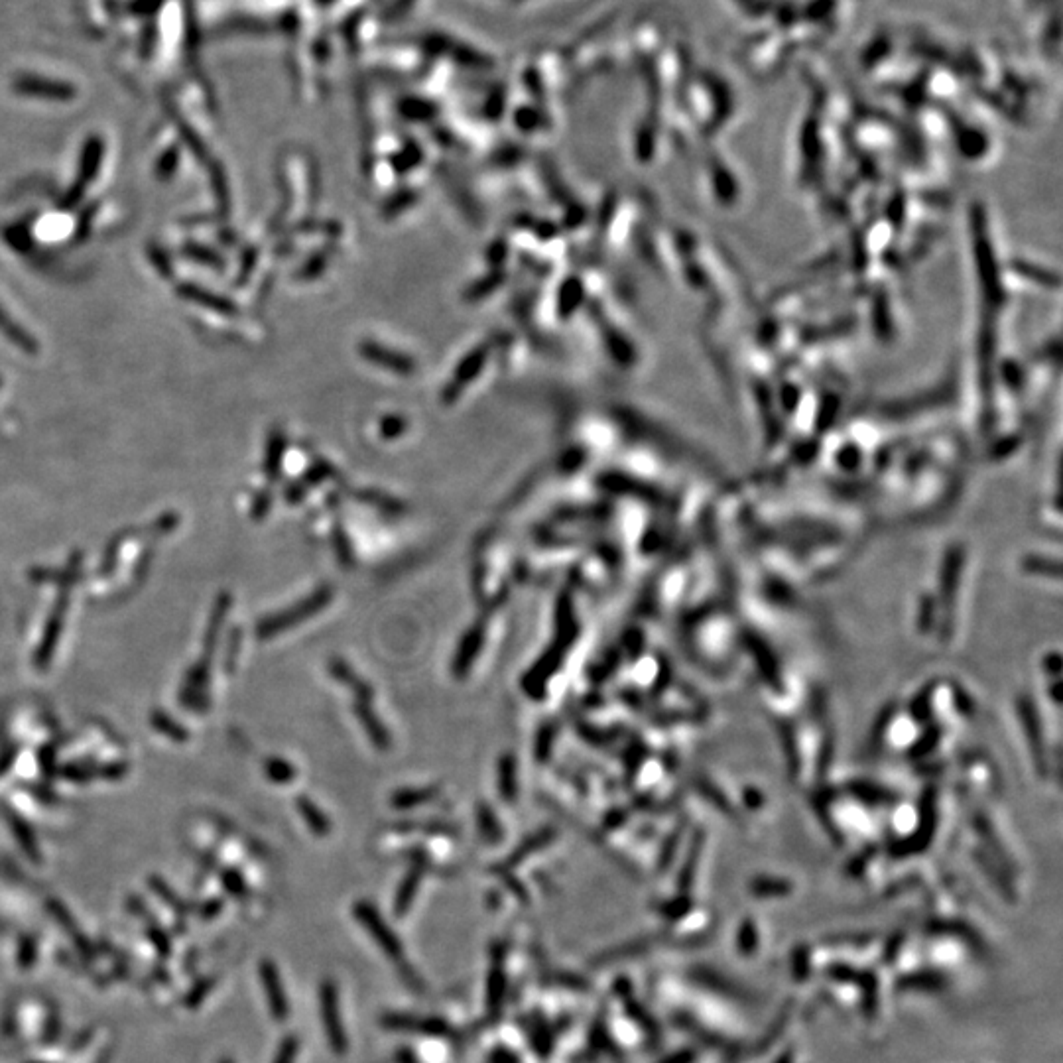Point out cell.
<instances>
[{
  "instance_id": "1",
  "label": "cell",
  "mask_w": 1063,
  "mask_h": 1063,
  "mask_svg": "<svg viewBox=\"0 0 1063 1063\" xmlns=\"http://www.w3.org/2000/svg\"><path fill=\"white\" fill-rule=\"evenodd\" d=\"M319 1002H321V1020H323V1026H325L327 1040H329L333 1052L345 1054L349 1044H347L345 1028H343V1022H341L339 995H337V989H335L333 983L327 981V983L321 985Z\"/></svg>"
},
{
  "instance_id": "2",
  "label": "cell",
  "mask_w": 1063,
  "mask_h": 1063,
  "mask_svg": "<svg viewBox=\"0 0 1063 1063\" xmlns=\"http://www.w3.org/2000/svg\"><path fill=\"white\" fill-rule=\"evenodd\" d=\"M357 916H359L361 924L365 926V930L375 939L376 945L384 951V955H388L394 961L404 959V947L400 945V941L396 939L394 932L376 914L375 908H371L369 904H359Z\"/></svg>"
},
{
  "instance_id": "3",
  "label": "cell",
  "mask_w": 1063,
  "mask_h": 1063,
  "mask_svg": "<svg viewBox=\"0 0 1063 1063\" xmlns=\"http://www.w3.org/2000/svg\"><path fill=\"white\" fill-rule=\"evenodd\" d=\"M386 1024L398 1030H412L416 1034L420 1032L426 1036H449L451 1034L449 1026L441 1020H416V1018H406V1016H394V1018H388Z\"/></svg>"
},
{
  "instance_id": "4",
  "label": "cell",
  "mask_w": 1063,
  "mask_h": 1063,
  "mask_svg": "<svg viewBox=\"0 0 1063 1063\" xmlns=\"http://www.w3.org/2000/svg\"><path fill=\"white\" fill-rule=\"evenodd\" d=\"M262 975H264L266 993H268V1001H270V1006H272V1012L276 1014V1018H286L288 1008H286V997H284V991L280 987L282 983L278 979V973L274 971V967L266 965Z\"/></svg>"
},
{
  "instance_id": "5",
  "label": "cell",
  "mask_w": 1063,
  "mask_h": 1063,
  "mask_svg": "<svg viewBox=\"0 0 1063 1063\" xmlns=\"http://www.w3.org/2000/svg\"><path fill=\"white\" fill-rule=\"evenodd\" d=\"M502 993H504V975H502L501 965L493 967V973H491V979H489V1008L491 1012L499 1010L502 1002Z\"/></svg>"
},
{
  "instance_id": "6",
  "label": "cell",
  "mask_w": 1063,
  "mask_h": 1063,
  "mask_svg": "<svg viewBox=\"0 0 1063 1063\" xmlns=\"http://www.w3.org/2000/svg\"><path fill=\"white\" fill-rule=\"evenodd\" d=\"M296 1052H298V1044H296L294 1040H290V1042L284 1046V1050H282V1054H280V1060H278V1063L294 1062Z\"/></svg>"
}]
</instances>
